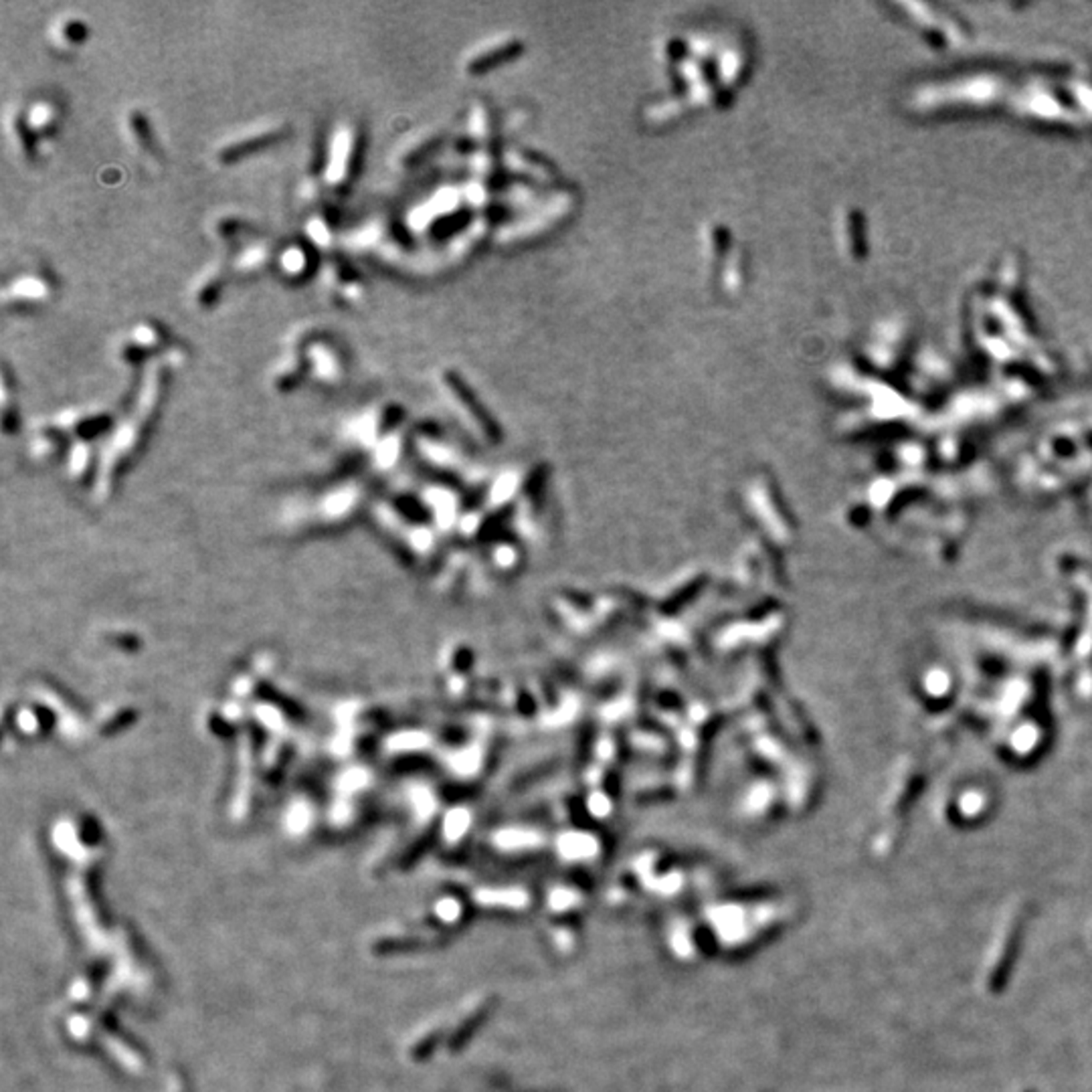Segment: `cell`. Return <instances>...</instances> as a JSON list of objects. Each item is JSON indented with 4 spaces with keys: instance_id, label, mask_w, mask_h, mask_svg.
Masks as SVG:
<instances>
[{
    "instance_id": "obj_9",
    "label": "cell",
    "mask_w": 1092,
    "mask_h": 1092,
    "mask_svg": "<svg viewBox=\"0 0 1092 1092\" xmlns=\"http://www.w3.org/2000/svg\"><path fill=\"white\" fill-rule=\"evenodd\" d=\"M271 258L273 249L270 243L266 241L247 243V245L239 251L237 258L233 259V273H237V275L241 277L255 275V273L266 270V266L271 262Z\"/></svg>"
},
{
    "instance_id": "obj_12",
    "label": "cell",
    "mask_w": 1092,
    "mask_h": 1092,
    "mask_svg": "<svg viewBox=\"0 0 1092 1092\" xmlns=\"http://www.w3.org/2000/svg\"><path fill=\"white\" fill-rule=\"evenodd\" d=\"M221 281H222V271H218L217 267H213L207 275H203L200 280L199 289H196V302L200 306H213L217 302L218 293H221Z\"/></svg>"
},
{
    "instance_id": "obj_8",
    "label": "cell",
    "mask_w": 1092,
    "mask_h": 1092,
    "mask_svg": "<svg viewBox=\"0 0 1092 1092\" xmlns=\"http://www.w3.org/2000/svg\"><path fill=\"white\" fill-rule=\"evenodd\" d=\"M23 117L37 140L51 138L53 134L57 132L59 109L55 108V103L49 102V99H37V102H33L27 112H23Z\"/></svg>"
},
{
    "instance_id": "obj_7",
    "label": "cell",
    "mask_w": 1092,
    "mask_h": 1092,
    "mask_svg": "<svg viewBox=\"0 0 1092 1092\" xmlns=\"http://www.w3.org/2000/svg\"><path fill=\"white\" fill-rule=\"evenodd\" d=\"M314 258H316V255H314L312 247L302 245V243H293V245H288L285 249H281L275 263L281 275H285L288 280H304V277L310 275L314 267H316V259Z\"/></svg>"
},
{
    "instance_id": "obj_6",
    "label": "cell",
    "mask_w": 1092,
    "mask_h": 1092,
    "mask_svg": "<svg viewBox=\"0 0 1092 1092\" xmlns=\"http://www.w3.org/2000/svg\"><path fill=\"white\" fill-rule=\"evenodd\" d=\"M164 344V332L161 326H156L154 322H140L138 326L132 328V332L128 334V340L121 346V359L125 360L128 364L138 363V360L148 359L150 354L158 352Z\"/></svg>"
},
{
    "instance_id": "obj_1",
    "label": "cell",
    "mask_w": 1092,
    "mask_h": 1092,
    "mask_svg": "<svg viewBox=\"0 0 1092 1092\" xmlns=\"http://www.w3.org/2000/svg\"><path fill=\"white\" fill-rule=\"evenodd\" d=\"M164 390H166V368L162 364H154L138 393L132 413L113 429L112 441L95 464L94 486H91L95 500H103L112 494L121 468L136 456L161 409Z\"/></svg>"
},
{
    "instance_id": "obj_3",
    "label": "cell",
    "mask_w": 1092,
    "mask_h": 1092,
    "mask_svg": "<svg viewBox=\"0 0 1092 1092\" xmlns=\"http://www.w3.org/2000/svg\"><path fill=\"white\" fill-rule=\"evenodd\" d=\"M306 372L320 385H338L344 376V360L338 348L326 340H312L302 352Z\"/></svg>"
},
{
    "instance_id": "obj_10",
    "label": "cell",
    "mask_w": 1092,
    "mask_h": 1092,
    "mask_svg": "<svg viewBox=\"0 0 1092 1092\" xmlns=\"http://www.w3.org/2000/svg\"><path fill=\"white\" fill-rule=\"evenodd\" d=\"M328 284H330L332 292L338 296V300L342 304H354L359 302V297L363 296L364 285L360 281L359 273L348 271L346 267H342L340 263H334V266L328 270Z\"/></svg>"
},
{
    "instance_id": "obj_4",
    "label": "cell",
    "mask_w": 1092,
    "mask_h": 1092,
    "mask_svg": "<svg viewBox=\"0 0 1092 1092\" xmlns=\"http://www.w3.org/2000/svg\"><path fill=\"white\" fill-rule=\"evenodd\" d=\"M284 136L285 128H281V125L259 128L258 132H245L241 134V136L233 138L231 142H227L225 146H221V150H218V161L222 164H235L241 161V158H247L251 156V154L262 152V150L277 144Z\"/></svg>"
},
{
    "instance_id": "obj_2",
    "label": "cell",
    "mask_w": 1092,
    "mask_h": 1092,
    "mask_svg": "<svg viewBox=\"0 0 1092 1092\" xmlns=\"http://www.w3.org/2000/svg\"><path fill=\"white\" fill-rule=\"evenodd\" d=\"M363 140L354 125L342 124L334 130L328 142L322 180L330 191H344L354 180L360 162Z\"/></svg>"
},
{
    "instance_id": "obj_5",
    "label": "cell",
    "mask_w": 1092,
    "mask_h": 1092,
    "mask_svg": "<svg viewBox=\"0 0 1092 1092\" xmlns=\"http://www.w3.org/2000/svg\"><path fill=\"white\" fill-rule=\"evenodd\" d=\"M51 296V284L47 277L37 275V273H24L12 280V284L4 289V304L19 306V308H33V306H43Z\"/></svg>"
},
{
    "instance_id": "obj_11",
    "label": "cell",
    "mask_w": 1092,
    "mask_h": 1092,
    "mask_svg": "<svg viewBox=\"0 0 1092 1092\" xmlns=\"http://www.w3.org/2000/svg\"><path fill=\"white\" fill-rule=\"evenodd\" d=\"M87 39V27L79 19H65L55 29V43L61 47H75Z\"/></svg>"
},
{
    "instance_id": "obj_13",
    "label": "cell",
    "mask_w": 1092,
    "mask_h": 1092,
    "mask_svg": "<svg viewBox=\"0 0 1092 1092\" xmlns=\"http://www.w3.org/2000/svg\"><path fill=\"white\" fill-rule=\"evenodd\" d=\"M128 128L130 132H132V140L136 142L142 150H152L154 140L152 132H150L148 117L142 116L140 112H132L128 116Z\"/></svg>"
}]
</instances>
